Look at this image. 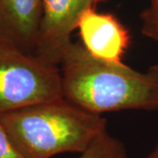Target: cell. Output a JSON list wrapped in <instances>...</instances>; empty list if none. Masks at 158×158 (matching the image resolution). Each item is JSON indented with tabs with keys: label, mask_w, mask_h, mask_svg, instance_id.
<instances>
[{
	"label": "cell",
	"mask_w": 158,
	"mask_h": 158,
	"mask_svg": "<svg viewBox=\"0 0 158 158\" xmlns=\"http://www.w3.org/2000/svg\"><path fill=\"white\" fill-rule=\"evenodd\" d=\"M62 96L90 113L158 110V63L145 71L111 63L90 55L81 42H71L59 64Z\"/></svg>",
	"instance_id": "6da1fadb"
},
{
	"label": "cell",
	"mask_w": 158,
	"mask_h": 158,
	"mask_svg": "<svg viewBox=\"0 0 158 158\" xmlns=\"http://www.w3.org/2000/svg\"><path fill=\"white\" fill-rule=\"evenodd\" d=\"M0 125L25 158H52L84 152L107 120L64 98L0 114Z\"/></svg>",
	"instance_id": "7a4b0ae2"
},
{
	"label": "cell",
	"mask_w": 158,
	"mask_h": 158,
	"mask_svg": "<svg viewBox=\"0 0 158 158\" xmlns=\"http://www.w3.org/2000/svg\"><path fill=\"white\" fill-rule=\"evenodd\" d=\"M62 98L59 66L0 35V114Z\"/></svg>",
	"instance_id": "3957f363"
},
{
	"label": "cell",
	"mask_w": 158,
	"mask_h": 158,
	"mask_svg": "<svg viewBox=\"0 0 158 158\" xmlns=\"http://www.w3.org/2000/svg\"><path fill=\"white\" fill-rule=\"evenodd\" d=\"M106 0H42V15L34 55L59 66L63 52L71 42L81 15Z\"/></svg>",
	"instance_id": "277c9868"
},
{
	"label": "cell",
	"mask_w": 158,
	"mask_h": 158,
	"mask_svg": "<svg viewBox=\"0 0 158 158\" xmlns=\"http://www.w3.org/2000/svg\"><path fill=\"white\" fill-rule=\"evenodd\" d=\"M77 29L82 45L92 56L111 63H124L131 35L114 14L90 8L81 15Z\"/></svg>",
	"instance_id": "5b68a950"
},
{
	"label": "cell",
	"mask_w": 158,
	"mask_h": 158,
	"mask_svg": "<svg viewBox=\"0 0 158 158\" xmlns=\"http://www.w3.org/2000/svg\"><path fill=\"white\" fill-rule=\"evenodd\" d=\"M41 15L42 0H0V35L34 51Z\"/></svg>",
	"instance_id": "8992f818"
},
{
	"label": "cell",
	"mask_w": 158,
	"mask_h": 158,
	"mask_svg": "<svg viewBox=\"0 0 158 158\" xmlns=\"http://www.w3.org/2000/svg\"><path fill=\"white\" fill-rule=\"evenodd\" d=\"M79 158H128L125 144L107 130L97 137Z\"/></svg>",
	"instance_id": "52a82bcc"
},
{
	"label": "cell",
	"mask_w": 158,
	"mask_h": 158,
	"mask_svg": "<svg viewBox=\"0 0 158 158\" xmlns=\"http://www.w3.org/2000/svg\"><path fill=\"white\" fill-rule=\"evenodd\" d=\"M141 32L148 39L158 44V0H149L140 14Z\"/></svg>",
	"instance_id": "ba28073f"
},
{
	"label": "cell",
	"mask_w": 158,
	"mask_h": 158,
	"mask_svg": "<svg viewBox=\"0 0 158 158\" xmlns=\"http://www.w3.org/2000/svg\"><path fill=\"white\" fill-rule=\"evenodd\" d=\"M0 158H25L13 145L0 125Z\"/></svg>",
	"instance_id": "9c48e42d"
},
{
	"label": "cell",
	"mask_w": 158,
	"mask_h": 158,
	"mask_svg": "<svg viewBox=\"0 0 158 158\" xmlns=\"http://www.w3.org/2000/svg\"><path fill=\"white\" fill-rule=\"evenodd\" d=\"M144 158H158V141L153 149Z\"/></svg>",
	"instance_id": "30bf717a"
}]
</instances>
